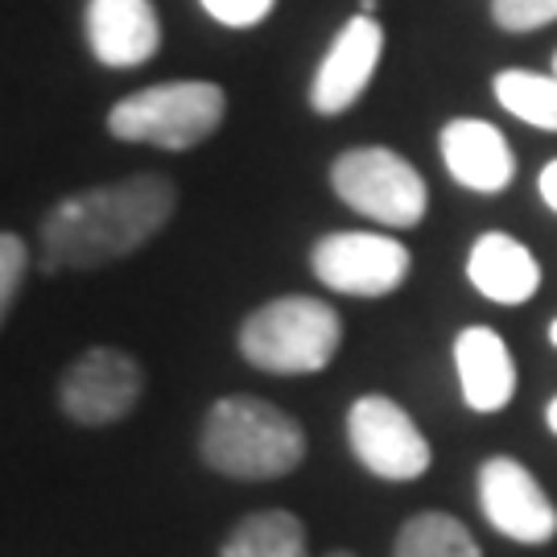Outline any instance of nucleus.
Listing matches in <instances>:
<instances>
[{
    "mask_svg": "<svg viewBox=\"0 0 557 557\" xmlns=\"http://www.w3.org/2000/svg\"><path fill=\"white\" fill-rule=\"evenodd\" d=\"M380 59H384V25L368 13H356L322 54L310 79V108L319 116H343L347 108H356L376 75Z\"/></svg>",
    "mask_w": 557,
    "mask_h": 557,
    "instance_id": "nucleus-10",
    "label": "nucleus"
},
{
    "mask_svg": "<svg viewBox=\"0 0 557 557\" xmlns=\"http://www.w3.org/2000/svg\"><path fill=\"white\" fill-rule=\"evenodd\" d=\"M178 211V186L165 174H128L59 199L38 223L46 273H91L128 260Z\"/></svg>",
    "mask_w": 557,
    "mask_h": 557,
    "instance_id": "nucleus-1",
    "label": "nucleus"
},
{
    "mask_svg": "<svg viewBox=\"0 0 557 557\" xmlns=\"http://www.w3.org/2000/svg\"><path fill=\"white\" fill-rule=\"evenodd\" d=\"M236 347L244 363L273 376H314L331 368L343 347V322L335 306L310 294H285L257 306L239 322Z\"/></svg>",
    "mask_w": 557,
    "mask_h": 557,
    "instance_id": "nucleus-3",
    "label": "nucleus"
},
{
    "mask_svg": "<svg viewBox=\"0 0 557 557\" xmlns=\"http://www.w3.org/2000/svg\"><path fill=\"white\" fill-rule=\"evenodd\" d=\"M199 4L207 17H215L227 29H252L273 13L277 0H199Z\"/></svg>",
    "mask_w": 557,
    "mask_h": 557,
    "instance_id": "nucleus-20",
    "label": "nucleus"
},
{
    "mask_svg": "<svg viewBox=\"0 0 557 557\" xmlns=\"http://www.w3.org/2000/svg\"><path fill=\"white\" fill-rule=\"evenodd\" d=\"M455 372L458 393L471 413H499L517 397V359L492 326H462L455 335Z\"/></svg>",
    "mask_w": 557,
    "mask_h": 557,
    "instance_id": "nucleus-13",
    "label": "nucleus"
},
{
    "mask_svg": "<svg viewBox=\"0 0 557 557\" xmlns=\"http://www.w3.org/2000/svg\"><path fill=\"white\" fill-rule=\"evenodd\" d=\"M554 75H557V54H554Z\"/></svg>",
    "mask_w": 557,
    "mask_h": 557,
    "instance_id": "nucleus-26",
    "label": "nucleus"
},
{
    "mask_svg": "<svg viewBox=\"0 0 557 557\" xmlns=\"http://www.w3.org/2000/svg\"><path fill=\"white\" fill-rule=\"evenodd\" d=\"M413 257L388 232H331L310 248V273L331 294L388 298L409 281Z\"/></svg>",
    "mask_w": 557,
    "mask_h": 557,
    "instance_id": "nucleus-7",
    "label": "nucleus"
},
{
    "mask_svg": "<svg viewBox=\"0 0 557 557\" xmlns=\"http://www.w3.org/2000/svg\"><path fill=\"white\" fill-rule=\"evenodd\" d=\"M549 343H554V347H557V319L549 322Z\"/></svg>",
    "mask_w": 557,
    "mask_h": 557,
    "instance_id": "nucleus-24",
    "label": "nucleus"
},
{
    "mask_svg": "<svg viewBox=\"0 0 557 557\" xmlns=\"http://www.w3.org/2000/svg\"><path fill=\"white\" fill-rule=\"evenodd\" d=\"M492 21L504 34H533L557 21V0H492Z\"/></svg>",
    "mask_w": 557,
    "mask_h": 557,
    "instance_id": "nucleus-18",
    "label": "nucleus"
},
{
    "mask_svg": "<svg viewBox=\"0 0 557 557\" xmlns=\"http://www.w3.org/2000/svg\"><path fill=\"white\" fill-rule=\"evenodd\" d=\"M492 91L508 116L524 120L533 128H545V133H557V75L508 66L492 79Z\"/></svg>",
    "mask_w": 557,
    "mask_h": 557,
    "instance_id": "nucleus-17",
    "label": "nucleus"
},
{
    "mask_svg": "<svg viewBox=\"0 0 557 557\" xmlns=\"http://www.w3.org/2000/svg\"><path fill=\"white\" fill-rule=\"evenodd\" d=\"M467 281L496 306H524L537 298L541 264L537 257L508 232H483L467 252Z\"/></svg>",
    "mask_w": 557,
    "mask_h": 557,
    "instance_id": "nucleus-14",
    "label": "nucleus"
},
{
    "mask_svg": "<svg viewBox=\"0 0 557 557\" xmlns=\"http://www.w3.org/2000/svg\"><path fill=\"white\" fill-rule=\"evenodd\" d=\"M347 446L368 475L384 483H413L434 467V446L400 400L363 393L347 409Z\"/></svg>",
    "mask_w": 557,
    "mask_h": 557,
    "instance_id": "nucleus-6",
    "label": "nucleus"
},
{
    "mask_svg": "<svg viewBox=\"0 0 557 557\" xmlns=\"http://www.w3.org/2000/svg\"><path fill=\"white\" fill-rule=\"evenodd\" d=\"M220 557H310L306 524L285 508H260L232 524Z\"/></svg>",
    "mask_w": 557,
    "mask_h": 557,
    "instance_id": "nucleus-15",
    "label": "nucleus"
},
{
    "mask_svg": "<svg viewBox=\"0 0 557 557\" xmlns=\"http://www.w3.org/2000/svg\"><path fill=\"white\" fill-rule=\"evenodd\" d=\"M25 269H29V248L25 239L4 232L0 236V314L9 319V310L17 306L21 285H25Z\"/></svg>",
    "mask_w": 557,
    "mask_h": 557,
    "instance_id": "nucleus-19",
    "label": "nucleus"
},
{
    "mask_svg": "<svg viewBox=\"0 0 557 557\" xmlns=\"http://www.w3.org/2000/svg\"><path fill=\"white\" fill-rule=\"evenodd\" d=\"M479 512L499 537L517 545H549L557 537V504L537 483V475L512 455H492L475 475Z\"/></svg>",
    "mask_w": 557,
    "mask_h": 557,
    "instance_id": "nucleus-9",
    "label": "nucleus"
},
{
    "mask_svg": "<svg viewBox=\"0 0 557 557\" xmlns=\"http://www.w3.org/2000/svg\"><path fill=\"white\" fill-rule=\"evenodd\" d=\"M326 557H356V554H343V549H338V554H326Z\"/></svg>",
    "mask_w": 557,
    "mask_h": 557,
    "instance_id": "nucleus-25",
    "label": "nucleus"
},
{
    "mask_svg": "<svg viewBox=\"0 0 557 557\" xmlns=\"http://www.w3.org/2000/svg\"><path fill=\"white\" fill-rule=\"evenodd\" d=\"M393 557H483V549L458 517L425 508L400 524Z\"/></svg>",
    "mask_w": 557,
    "mask_h": 557,
    "instance_id": "nucleus-16",
    "label": "nucleus"
},
{
    "mask_svg": "<svg viewBox=\"0 0 557 557\" xmlns=\"http://www.w3.org/2000/svg\"><path fill=\"white\" fill-rule=\"evenodd\" d=\"M331 190L356 215L388 232H409L430 211V190L413 161L388 145H356L331 161Z\"/></svg>",
    "mask_w": 557,
    "mask_h": 557,
    "instance_id": "nucleus-5",
    "label": "nucleus"
},
{
    "mask_svg": "<svg viewBox=\"0 0 557 557\" xmlns=\"http://www.w3.org/2000/svg\"><path fill=\"white\" fill-rule=\"evenodd\" d=\"M227 116V96L211 79H170L140 87L108 108V133L116 140L158 145L165 153L199 149L207 137L220 133Z\"/></svg>",
    "mask_w": 557,
    "mask_h": 557,
    "instance_id": "nucleus-4",
    "label": "nucleus"
},
{
    "mask_svg": "<svg viewBox=\"0 0 557 557\" xmlns=\"http://www.w3.org/2000/svg\"><path fill=\"white\" fill-rule=\"evenodd\" d=\"M376 9H380V0H359V13H368V17H372Z\"/></svg>",
    "mask_w": 557,
    "mask_h": 557,
    "instance_id": "nucleus-23",
    "label": "nucleus"
},
{
    "mask_svg": "<svg viewBox=\"0 0 557 557\" xmlns=\"http://www.w3.org/2000/svg\"><path fill=\"white\" fill-rule=\"evenodd\" d=\"M537 195H541V202H545V207H549V211L557 215V158L549 161V165H541Z\"/></svg>",
    "mask_w": 557,
    "mask_h": 557,
    "instance_id": "nucleus-21",
    "label": "nucleus"
},
{
    "mask_svg": "<svg viewBox=\"0 0 557 557\" xmlns=\"http://www.w3.org/2000/svg\"><path fill=\"white\" fill-rule=\"evenodd\" d=\"M83 34L100 66L133 71L158 54L161 17L153 0H87Z\"/></svg>",
    "mask_w": 557,
    "mask_h": 557,
    "instance_id": "nucleus-11",
    "label": "nucleus"
},
{
    "mask_svg": "<svg viewBox=\"0 0 557 557\" xmlns=\"http://www.w3.org/2000/svg\"><path fill=\"white\" fill-rule=\"evenodd\" d=\"M545 425H549V434L557 438V397L545 405Z\"/></svg>",
    "mask_w": 557,
    "mask_h": 557,
    "instance_id": "nucleus-22",
    "label": "nucleus"
},
{
    "mask_svg": "<svg viewBox=\"0 0 557 557\" xmlns=\"http://www.w3.org/2000/svg\"><path fill=\"white\" fill-rule=\"evenodd\" d=\"M446 174L475 195H499L517 178V153L492 120L458 116L438 133Z\"/></svg>",
    "mask_w": 557,
    "mask_h": 557,
    "instance_id": "nucleus-12",
    "label": "nucleus"
},
{
    "mask_svg": "<svg viewBox=\"0 0 557 557\" xmlns=\"http://www.w3.org/2000/svg\"><path fill=\"white\" fill-rule=\"evenodd\" d=\"M140 393H145V368L137 359L120 347H91L62 372L59 409L75 425L103 430L128 418Z\"/></svg>",
    "mask_w": 557,
    "mask_h": 557,
    "instance_id": "nucleus-8",
    "label": "nucleus"
},
{
    "mask_svg": "<svg viewBox=\"0 0 557 557\" xmlns=\"http://www.w3.org/2000/svg\"><path fill=\"white\" fill-rule=\"evenodd\" d=\"M199 455L215 475L264 483L298 471L306 458V430L273 400L236 393L207 409Z\"/></svg>",
    "mask_w": 557,
    "mask_h": 557,
    "instance_id": "nucleus-2",
    "label": "nucleus"
}]
</instances>
